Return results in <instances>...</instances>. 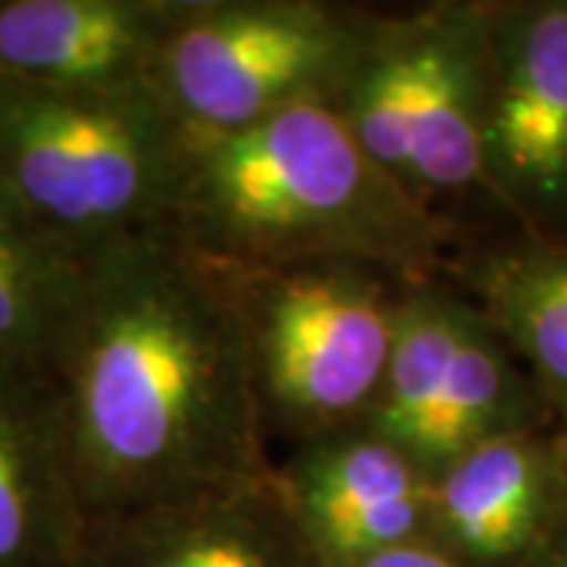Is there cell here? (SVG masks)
I'll use <instances>...</instances> for the list:
<instances>
[{
    "instance_id": "cell-1",
    "label": "cell",
    "mask_w": 567,
    "mask_h": 567,
    "mask_svg": "<svg viewBox=\"0 0 567 567\" xmlns=\"http://www.w3.org/2000/svg\"><path fill=\"white\" fill-rule=\"evenodd\" d=\"M51 391L89 524L275 473L230 278L174 234L92 262Z\"/></svg>"
},
{
    "instance_id": "cell-2",
    "label": "cell",
    "mask_w": 567,
    "mask_h": 567,
    "mask_svg": "<svg viewBox=\"0 0 567 567\" xmlns=\"http://www.w3.org/2000/svg\"><path fill=\"white\" fill-rule=\"evenodd\" d=\"M171 234L221 268L363 262L445 278L473 244L388 177L328 104L189 136Z\"/></svg>"
},
{
    "instance_id": "cell-3",
    "label": "cell",
    "mask_w": 567,
    "mask_h": 567,
    "mask_svg": "<svg viewBox=\"0 0 567 567\" xmlns=\"http://www.w3.org/2000/svg\"><path fill=\"white\" fill-rule=\"evenodd\" d=\"M189 133L152 82L41 89L0 80V189L85 259L171 234Z\"/></svg>"
},
{
    "instance_id": "cell-4",
    "label": "cell",
    "mask_w": 567,
    "mask_h": 567,
    "mask_svg": "<svg viewBox=\"0 0 567 567\" xmlns=\"http://www.w3.org/2000/svg\"><path fill=\"white\" fill-rule=\"evenodd\" d=\"M353 140L432 215L464 227L486 174L488 0L379 10L334 104Z\"/></svg>"
},
{
    "instance_id": "cell-5",
    "label": "cell",
    "mask_w": 567,
    "mask_h": 567,
    "mask_svg": "<svg viewBox=\"0 0 567 567\" xmlns=\"http://www.w3.org/2000/svg\"><path fill=\"white\" fill-rule=\"evenodd\" d=\"M224 271L240 309L268 447L293 451L369 423L385 385L398 312L416 281L363 262Z\"/></svg>"
},
{
    "instance_id": "cell-6",
    "label": "cell",
    "mask_w": 567,
    "mask_h": 567,
    "mask_svg": "<svg viewBox=\"0 0 567 567\" xmlns=\"http://www.w3.org/2000/svg\"><path fill=\"white\" fill-rule=\"evenodd\" d=\"M375 13L334 0H186L152 85L189 136L334 107Z\"/></svg>"
},
{
    "instance_id": "cell-7",
    "label": "cell",
    "mask_w": 567,
    "mask_h": 567,
    "mask_svg": "<svg viewBox=\"0 0 567 567\" xmlns=\"http://www.w3.org/2000/svg\"><path fill=\"white\" fill-rule=\"evenodd\" d=\"M486 174L524 234H565L567 0H488Z\"/></svg>"
},
{
    "instance_id": "cell-8",
    "label": "cell",
    "mask_w": 567,
    "mask_h": 567,
    "mask_svg": "<svg viewBox=\"0 0 567 567\" xmlns=\"http://www.w3.org/2000/svg\"><path fill=\"white\" fill-rule=\"evenodd\" d=\"M275 486L322 567L429 536L432 476L369 425L287 451L275 464Z\"/></svg>"
},
{
    "instance_id": "cell-9",
    "label": "cell",
    "mask_w": 567,
    "mask_h": 567,
    "mask_svg": "<svg viewBox=\"0 0 567 567\" xmlns=\"http://www.w3.org/2000/svg\"><path fill=\"white\" fill-rule=\"evenodd\" d=\"M567 492V435L539 423L447 461L429 486V539L464 567H524Z\"/></svg>"
},
{
    "instance_id": "cell-10",
    "label": "cell",
    "mask_w": 567,
    "mask_h": 567,
    "mask_svg": "<svg viewBox=\"0 0 567 567\" xmlns=\"http://www.w3.org/2000/svg\"><path fill=\"white\" fill-rule=\"evenodd\" d=\"M186 0H0V80L41 89L152 82Z\"/></svg>"
},
{
    "instance_id": "cell-11",
    "label": "cell",
    "mask_w": 567,
    "mask_h": 567,
    "mask_svg": "<svg viewBox=\"0 0 567 567\" xmlns=\"http://www.w3.org/2000/svg\"><path fill=\"white\" fill-rule=\"evenodd\" d=\"M82 567H322L290 520L275 486L262 483L89 524Z\"/></svg>"
},
{
    "instance_id": "cell-12",
    "label": "cell",
    "mask_w": 567,
    "mask_h": 567,
    "mask_svg": "<svg viewBox=\"0 0 567 567\" xmlns=\"http://www.w3.org/2000/svg\"><path fill=\"white\" fill-rule=\"evenodd\" d=\"M85 543L54 391L0 365V567H82Z\"/></svg>"
},
{
    "instance_id": "cell-13",
    "label": "cell",
    "mask_w": 567,
    "mask_h": 567,
    "mask_svg": "<svg viewBox=\"0 0 567 567\" xmlns=\"http://www.w3.org/2000/svg\"><path fill=\"white\" fill-rule=\"evenodd\" d=\"M445 278L498 328L567 435V234L473 240Z\"/></svg>"
},
{
    "instance_id": "cell-14",
    "label": "cell",
    "mask_w": 567,
    "mask_h": 567,
    "mask_svg": "<svg viewBox=\"0 0 567 567\" xmlns=\"http://www.w3.org/2000/svg\"><path fill=\"white\" fill-rule=\"evenodd\" d=\"M92 262L0 189V365L51 385Z\"/></svg>"
},
{
    "instance_id": "cell-15",
    "label": "cell",
    "mask_w": 567,
    "mask_h": 567,
    "mask_svg": "<svg viewBox=\"0 0 567 567\" xmlns=\"http://www.w3.org/2000/svg\"><path fill=\"white\" fill-rule=\"evenodd\" d=\"M539 423L551 420L527 365L498 328L466 300L461 344L423 447L425 473L435 476L470 447Z\"/></svg>"
},
{
    "instance_id": "cell-16",
    "label": "cell",
    "mask_w": 567,
    "mask_h": 567,
    "mask_svg": "<svg viewBox=\"0 0 567 567\" xmlns=\"http://www.w3.org/2000/svg\"><path fill=\"white\" fill-rule=\"evenodd\" d=\"M464 316L466 297L447 278L410 284L398 312L385 385L365 425L420 464L461 344Z\"/></svg>"
},
{
    "instance_id": "cell-17",
    "label": "cell",
    "mask_w": 567,
    "mask_h": 567,
    "mask_svg": "<svg viewBox=\"0 0 567 567\" xmlns=\"http://www.w3.org/2000/svg\"><path fill=\"white\" fill-rule=\"evenodd\" d=\"M344 567H464L454 555H447L445 548L439 543H432L429 536L423 539H413L404 546L385 548V551H375V555H365L360 561Z\"/></svg>"
},
{
    "instance_id": "cell-18",
    "label": "cell",
    "mask_w": 567,
    "mask_h": 567,
    "mask_svg": "<svg viewBox=\"0 0 567 567\" xmlns=\"http://www.w3.org/2000/svg\"><path fill=\"white\" fill-rule=\"evenodd\" d=\"M524 567H567V492L551 527Z\"/></svg>"
}]
</instances>
